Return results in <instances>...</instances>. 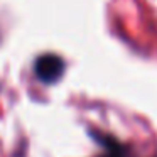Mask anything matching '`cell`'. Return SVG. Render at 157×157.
Masks as SVG:
<instances>
[{
    "mask_svg": "<svg viewBox=\"0 0 157 157\" xmlns=\"http://www.w3.org/2000/svg\"><path fill=\"white\" fill-rule=\"evenodd\" d=\"M64 73V61L56 54H42L34 63V75L44 85L56 83Z\"/></svg>",
    "mask_w": 157,
    "mask_h": 157,
    "instance_id": "cell-1",
    "label": "cell"
},
{
    "mask_svg": "<svg viewBox=\"0 0 157 157\" xmlns=\"http://www.w3.org/2000/svg\"><path fill=\"white\" fill-rule=\"evenodd\" d=\"M93 137H95V139L98 140L106 150L101 157H130L127 147L122 145L120 142H117L115 139L106 137V135H103V133H93Z\"/></svg>",
    "mask_w": 157,
    "mask_h": 157,
    "instance_id": "cell-2",
    "label": "cell"
}]
</instances>
